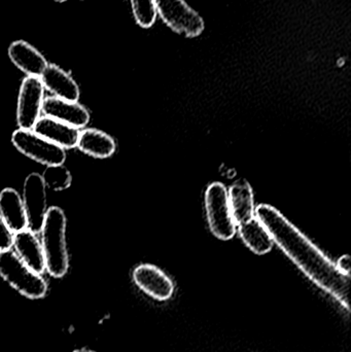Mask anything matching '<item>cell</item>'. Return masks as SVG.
Wrapping results in <instances>:
<instances>
[{
  "mask_svg": "<svg viewBox=\"0 0 351 352\" xmlns=\"http://www.w3.org/2000/svg\"><path fill=\"white\" fill-rule=\"evenodd\" d=\"M256 217L265 226L273 241L293 263L324 291L350 309V276L340 272L315 244L275 207L261 204Z\"/></svg>",
  "mask_w": 351,
  "mask_h": 352,
  "instance_id": "1",
  "label": "cell"
},
{
  "mask_svg": "<svg viewBox=\"0 0 351 352\" xmlns=\"http://www.w3.org/2000/svg\"><path fill=\"white\" fill-rule=\"evenodd\" d=\"M41 233L45 270L52 276L61 278L67 273L69 266L66 246V217L61 208L53 206L47 209Z\"/></svg>",
  "mask_w": 351,
  "mask_h": 352,
  "instance_id": "2",
  "label": "cell"
},
{
  "mask_svg": "<svg viewBox=\"0 0 351 352\" xmlns=\"http://www.w3.org/2000/svg\"><path fill=\"white\" fill-rule=\"evenodd\" d=\"M0 276L29 299H41L47 295L45 279L29 268L12 250L0 252Z\"/></svg>",
  "mask_w": 351,
  "mask_h": 352,
  "instance_id": "3",
  "label": "cell"
},
{
  "mask_svg": "<svg viewBox=\"0 0 351 352\" xmlns=\"http://www.w3.org/2000/svg\"><path fill=\"white\" fill-rule=\"evenodd\" d=\"M205 210L210 231L218 239H232L236 223L229 202L228 190L222 182H214L205 192Z\"/></svg>",
  "mask_w": 351,
  "mask_h": 352,
  "instance_id": "4",
  "label": "cell"
},
{
  "mask_svg": "<svg viewBox=\"0 0 351 352\" xmlns=\"http://www.w3.org/2000/svg\"><path fill=\"white\" fill-rule=\"evenodd\" d=\"M157 14L174 32L190 38L204 30V21L185 0H156Z\"/></svg>",
  "mask_w": 351,
  "mask_h": 352,
  "instance_id": "5",
  "label": "cell"
},
{
  "mask_svg": "<svg viewBox=\"0 0 351 352\" xmlns=\"http://www.w3.org/2000/svg\"><path fill=\"white\" fill-rule=\"evenodd\" d=\"M12 142L19 152L45 166L62 165L65 162V150L35 133L32 129L19 128L12 133Z\"/></svg>",
  "mask_w": 351,
  "mask_h": 352,
  "instance_id": "6",
  "label": "cell"
},
{
  "mask_svg": "<svg viewBox=\"0 0 351 352\" xmlns=\"http://www.w3.org/2000/svg\"><path fill=\"white\" fill-rule=\"evenodd\" d=\"M45 88L41 78L27 76L23 80L16 107V123L20 129H33L43 113Z\"/></svg>",
  "mask_w": 351,
  "mask_h": 352,
  "instance_id": "7",
  "label": "cell"
},
{
  "mask_svg": "<svg viewBox=\"0 0 351 352\" xmlns=\"http://www.w3.org/2000/svg\"><path fill=\"white\" fill-rule=\"evenodd\" d=\"M45 182L38 173L27 176L23 188V203L26 211L27 229L34 234L41 233L47 212V192Z\"/></svg>",
  "mask_w": 351,
  "mask_h": 352,
  "instance_id": "8",
  "label": "cell"
},
{
  "mask_svg": "<svg viewBox=\"0 0 351 352\" xmlns=\"http://www.w3.org/2000/svg\"><path fill=\"white\" fill-rule=\"evenodd\" d=\"M135 285L146 295L158 301H167L174 293V283L158 267L142 264L133 271Z\"/></svg>",
  "mask_w": 351,
  "mask_h": 352,
  "instance_id": "9",
  "label": "cell"
},
{
  "mask_svg": "<svg viewBox=\"0 0 351 352\" xmlns=\"http://www.w3.org/2000/svg\"><path fill=\"white\" fill-rule=\"evenodd\" d=\"M43 113L45 117L53 118L76 129L86 127L90 121V113L78 101L64 100L55 96L45 99Z\"/></svg>",
  "mask_w": 351,
  "mask_h": 352,
  "instance_id": "10",
  "label": "cell"
},
{
  "mask_svg": "<svg viewBox=\"0 0 351 352\" xmlns=\"http://www.w3.org/2000/svg\"><path fill=\"white\" fill-rule=\"evenodd\" d=\"M10 61L27 76L41 78L47 66V61L30 43L24 41H14L8 47Z\"/></svg>",
  "mask_w": 351,
  "mask_h": 352,
  "instance_id": "11",
  "label": "cell"
},
{
  "mask_svg": "<svg viewBox=\"0 0 351 352\" xmlns=\"http://www.w3.org/2000/svg\"><path fill=\"white\" fill-rule=\"evenodd\" d=\"M14 246L19 258L34 272L41 274L45 270L43 245L36 234L29 229L16 232L14 235Z\"/></svg>",
  "mask_w": 351,
  "mask_h": 352,
  "instance_id": "12",
  "label": "cell"
},
{
  "mask_svg": "<svg viewBox=\"0 0 351 352\" xmlns=\"http://www.w3.org/2000/svg\"><path fill=\"white\" fill-rule=\"evenodd\" d=\"M32 130L64 150L76 148L80 136V131L76 128L45 116L39 118Z\"/></svg>",
  "mask_w": 351,
  "mask_h": 352,
  "instance_id": "13",
  "label": "cell"
},
{
  "mask_svg": "<svg viewBox=\"0 0 351 352\" xmlns=\"http://www.w3.org/2000/svg\"><path fill=\"white\" fill-rule=\"evenodd\" d=\"M43 88L53 93L55 97L68 101H78L80 88L69 74L55 64H47L41 76Z\"/></svg>",
  "mask_w": 351,
  "mask_h": 352,
  "instance_id": "14",
  "label": "cell"
},
{
  "mask_svg": "<svg viewBox=\"0 0 351 352\" xmlns=\"http://www.w3.org/2000/svg\"><path fill=\"white\" fill-rule=\"evenodd\" d=\"M229 202L237 226L256 217L253 188L245 179H239L228 190Z\"/></svg>",
  "mask_w": 351,
  "mask_h": 352,
  "instance_id": "15",
  "label": "cell"
},
{
  "mask_svg": "<svg viewBox=\"0 0 351 352\" xmlns=\"http://www.w3.org/2000/svg\"><path fill=\"white\" fill-rule=\"evenodd\" d=\"M0 215L14 233L28 227L22 197L14 188H6L0 192Z\"/></svg>",
  "mask_w": 351,
  "mask_h": 352,
  "instance_id": "16",
  "label": "cell"
},
{
  "mask_svg": "<svg viewBox=\"0 0 351 352\" xmlns=\"http://www.w3.org/2000/svg\"><path fill=\"white\" fill-rule=\"evenodd\" d=\"M76 146L84 154L96 159L109 158L115 154L117 148L111 136L97 129H84L80 132Z\"/></svg>",
  "mask_w": 351,
  "mask_h": 352,
  "instance_id": "17",
  "label": "cell"
},
{
  "mask_svg": "<svg viewBox=\"0 0 351 352\" xmlns=\"http://www.w3.org/2000/svg\"><path fill=\"white\" fill-rule=\"evenodd\" d=\"M238 227L241 239L251 252L259 256L271 252L273 248V239L265 226L257 217H253Z\"/></svg>",
  "mask_w": 351,
  "mask_h": 352,
  "instance_id": "18",
  "label": "cell"
},
{
  "mask_svg": "<svg viewBox=\"0 0 351 352\" xmlns=\"http://www.w3.org/2000/svg\"><path fill=\"white\" fill-rule=\"evenodd\" d=\"M41 177L45 188H51L55 192L66 190L69 188L72 182L71 173L63 164L47 166Z\"/></svg>",
  "mask_w": 351,
  "mask_h": 352,
  "instance_id": "19",
  "label": "cell"
},
{
  "mask_svg": "<svg viewBox=\"0 0 351 352\" xmlns=\"http://www.w3.org/2000/svg\"><path fill=\"white\" fill-rule=\"evenodd\" d=\"M136 23L142 28H150L156 22V0H130Z\"/></svg>",
  "mask_w": 351,
  "mask_h": 352,
  "instance_id": "20",
  "label": "cell"
},
{
  "mask_svg": "<svg viewBox=\"0 0 351 352\" xmlns=\"http://www.w3.org/2000/svg\"><path fill=\"white\" fill-rule=\"evenodd\" d=\"M14 232L8 227L1 215H0V252L12 250L14 244Z\"/></svg>",
  "mask_w": 351,
  "mask_h": 352,
  "instance_id": "21",
  "label": "cell"
},
{
  "mask_svg": "<svg viewBox=\"0 0 351 352\" xmlns=\"http://www.w3.org/2000/svg\"><path fill=\"white\" fill-rule=\"evenodd\" d=\"M336 267L340 272L343 273L344 275L350 276V256L348 254L342 256L341 258L336 263Z\"/></svg>",
  "mask_w": 351,
  "mask_h": 352,
  "instance_id": "22",
  "label": "cell"
},
{
  "mask_svg": "<svg viewBox=\"0 0 351 352\" xmlns=\"http://www.w3.org/2000/svg\"><path fill=\"white\" fill-rule=\"evenodd\" d=\"M73 352H94V351H89V349H78V351H76Z\"/></svg>",
  "mask_w": 351,
  "mask_h": 352,
  "instance_id": "23",
  "label": "cell"
},
{
  "mask_svg": "<svg viewBox=\"0 0 351 352\" xmlns=\"http://www.w3.org/2000/svg\"><path fill=\"white\" fill-rule=\"evenodd\" d=\"M54 1H56V2H64V1H66V0H54Z\"/></svg>",
  "mask_w": 351,
  "mask_h": 352,
  "instance_id": "24",
  "label": "cell"
},
{
  "mask_svg": "<svg viewBox=\"0 0 351 352\" xmlns=\"http://www.w3.org/2000/svg\"><path fill=\"white\" fill-rule=\"evenodd\" d=\"M82 1H84V0H82Z\"/></svg>",
  "mask_w": 351,
  "mask_h": 352,
  "instance_id": "25",
  "label": "cell"
}]
</instances>
